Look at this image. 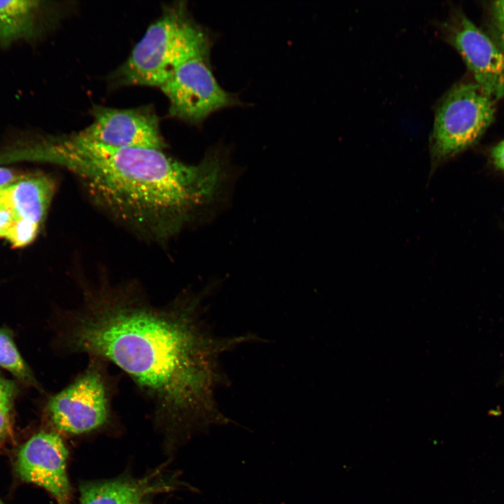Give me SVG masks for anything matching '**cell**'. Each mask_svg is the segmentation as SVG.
Masks as SVG:
<instances>
[{"instance_id": "cell-1", "label": "cell", "mask_w": 504, "mask_h": 504, "mask_svg": "<svg viewBox=\"0 0 504 504\" xmlns=\"http://www.w3.org/2000/svg\"><path fill=\"white\" fill-rule=\"evenodd\" d=\"M207 293L158 304L134 284L83 281L79 302L64 314L63 346L121 370L169 433L186 438L227 424L216 399L229 385L220 356L262 340L253 332L216 335L206 318Z\"/></svg>"}, {"instance_id": "cell-2", "label": "cell", "mask_w": 504, "mask_h": 504, "mask_svg": "<svg viewBox=\"0 0 504 504\" xmlns=\"http://www.w3.org/2000/svg\"><path fill=\"white\" fill-rule=\"evenodd\" d=\"M18 162H43L69 171L90 199L139 235L163 241L178 232L220 188L223 163L213 152L196 165L162 150L111 146L80 132L22 137Z\"/></svg>"}, {"instance_id": "cell-3", "label": "cell", "mask_w": 504, "mask_h": 504, "mask_svg": "<svg viewBox=\"0 0 504 504\" xmlns=\"http://www.w3.org/2000/svg\"><path fill=\"white\" fill-rule=\"evenodd\" d=\"M208 34L184 6L167 9L147 29L115 73L118 84L159 87L188 59L209 53Z\"/></svg>"}, {"instance_id": "cell-4", "label": "cell", "mask_w": 504, "mask_h": 504, "mask_svg": "<svg viewBox=\"0 0 504 504\" xmlns=\"http://www.w3.org/2000/svg\"><path fill=\"white\" fill-rule=\"evenodd\" d=\"M495 103L475 83L456 84L442 97L430 138L433 169L480 139L493 120Z\"/></svg>"}, {"instance_id": "cell-5", "label": "cell", "mask_w": 504, "mask_h": 504, "mask_svg": "<svg viewBox=\"0 0 504 504\" xmlns=\"http://www.w3.org/2000/svg\"><path fill=\"white\" fill-rule=\"evenodd\" d=\"M86 367L47 403L48 416L57 430L80 435L104 426L111 416L114 384L108 363L88 357Z\"/></svg>"}, {"instance_id": "cell-6", "label": "cell", "mask_w": 504, "mask_h": 504, "mask_svg": "<svg viewBox=\"0 0 504 504\" xmlns=\"http://www.w3.org/2000/svg\"><path fill=\"white\" fill-rule=\"evenodd\" d=\"M209 59V53L188 59L160 88L173 117L199 124L220 109L240 104L234 94L220 86Z\"/></svg>"}, {"instance_id": "cell-7", "label": "cell", "mask_w": 504, "mask_h": 504, "mask_svg": "<svg viewBox=\"0 0 504 504\" xmlns=\"http://www.w3.org/2000/svg\"><path fill=\"white\" fill-rule=\"evenodd\" d=\"M463 57L477 84L494 102L504 97V53L464 14L454 11L439 27Z\"/></svg>"}, {"instance_id": "cell-8", "label": "cell", "mask_w": 504, "mask_h": 504, "mask_svg": "<svg viewBox=\"0 0 504 504\" xmlns=\"http://www.w3.org/2000/svg\"><path fill=\"white\" fill-rule=\"evenodd\" d=\"M92 113L91 124L79 132L90 140L124 148L162 150L166 146L158 118L150 106L124 109L94 106Z\"/></svg>"}, {"instance_id": "cell-9", "label": "cell", "mask_w": 504, "mask_h": 504, "mask_svg": "<svg viewBox=\"0 0 504 504\" xmlns=\"http://www.w3.org/2000/svg\"><path fill=\"white\" fill-rule=\"evenodd\" d=\"M67 457L68 450L59 433L41 431L19 450L16 470L22 480L46 489L57 504H69Z\"/></svg>"}, {"instance_id": "cell-10", "label": "cell", "mask_w": 504, "mask_h": 504, "mask_svg": "<svg viewBox=\"0 0 504 504\" xmlns=\"http://www.w3.org/2000/svg\"><path fill=\"white\" fill-rule=\"evenodd\" d=\"M173 487L172 482L157 473L138 479L86 482L80 486L79 504H149L155 495Z\"/></svg>"}, {"instance_id": "cell-11", "label": "cell", "mask_w": 504, "mask_h": 504, "mask_svg": "<svg viewBox=\"0 0 504 504\" xmlns=\"http://www.w3.org/2000/svg\"><path fill=\"white\" fill-rule=\"evenodd\" d=\"M52 8L44 1H0V48L39 38L51 22Z\"/></svg>"}, {"instance_id": "cell-12", "label": "cell", "mask_w": 504, "mask_h": 504, "mask_svg": "<svg viewBox=\"0 0 504 504\" xmlns=\"http://www.w3.org/2000/svg\"><path fill=\"white\" fill-rule=\"evenodd\" d=\"M55 191V180L38 172L22 174L20 179L0 191L15 218L28 220L38 227L44 223Z\"/></svg>"}, {"instance_id": "cell-13", "label": "cell", "mask_w": 504, "mask_h": 504, "mask_svg": "<svg viewBox=\"0 0 504 504\" xmlns=\"http://www.w3.org/2000/svg\"><path fill=\"white\" fill-rule=\"evenodd\" d=\"M0 367L28 384L36 380L30 369L21 356L10 332L0 328Z\"/></svg>"}, {"instance_id": "cell-14", "label": "cell", "mask_w": 504, "mask_h": 504, "mask_svg": "<svg viewBox=\"0 0 504 504\" xmlns=\"http://www.w3.org/2000/svg\"><path fill=\"white\" fill-rule=\"evenodd\" d=\"M40 230V227L28 220L16 218L6 239L13 247L26 246L35 239Z\"/></svg>"}, {"instance_id": "cell-15", "label": "cell", "mask_w": 504, "mask_h": 504, "mask_svg": "<svg viewBox=\"0 0 504 504\" xmlns=\"http://www.w3.org/2000/svg\"><path fill=\"white\" fill-rule=\"evenodd\" d=\"M489 36L504 53V1L491 2L489 6Z\"/></svg>"}, {"instance_id": "cell-16", "label": "cell", "mask_w": 504, "mask_h": 504, "mask_svg": "<svg viewBox=\"0 0 504 504\" xmlns=\"http://www.w3.org/2000/svg\"><path fill=\"white\" fill-rule=\"evenodd\" d=\"M15 219L10 205L0 195V238L6 239Z\"/></svg>"}, {"instance_id": "cell-17", "label": "cell", "mask_w": 504, "mask_h": 504, "mask_svg": "<svg viewBox=\"0 0 504 504\" xmlns=\"http://www.w3.org/2000/svg\"><path fill=\"white\" fill-rule=\"evenodd\" d=\"M15 392V384L0 375V407L11 409Z\"/></svg>"}, {"instance_id": "cell-18", "label": "cell", "mask_w": 504, "mask_h": 504, "mask_svg": "<svg viewBox=\"0 0 504 504\" xmlns=\"http://www.w3.org/2000/svg\"><path fill=\"white\" fill-rule=\"evenodd\" d=\"M22 176L11 169L0 167V191L17 181Z\"/></svg>"}, {"instance_id": "cell-19", "label": "cell", "mask_w": 504, "mask_h": 504, "mask_svg": "<svg viewBox=\"0 0 504 504\" xmlns=\"http://www.w3.org/2000/svg\"><path fill=\"white\" fill-rule=\"evenodd\" d=\"M491 157L493 164L504 172V139L492 148Z\"/></svg>"}, {"instance_id": "cell-20", "label": "cell", "mask_w": 504, "mask_h": 504, "mask_svg": "<svg viewBox=\"0 0 504 504\" xmlns=\"http://www.w3.org/2000/svg\"><path fill=\"white\" fill-rule=\"evenodd\" d=\"M10 408L0 407V439L10 430Z\"/></svg>"}, {"instance_id": "cell-21", "label": "cell", "mask_w": 504, "mask_h": 504, "mask_svg": "<svg viewBox=\"0 0 504 504\" xmlns=\"http://www.w3.org/2000/svg\"><path fill=\"white\" fill-rule=\"evenodd\" d=\"M0 504H3V503L0 500Z\"/></svg>"}]
</instances>
